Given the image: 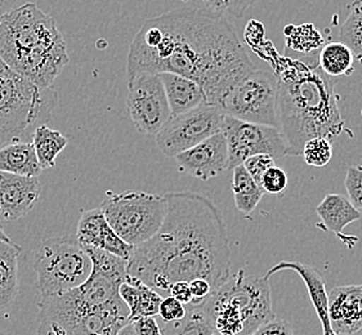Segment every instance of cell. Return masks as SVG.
Segmentation results:
<instances>
[{
  "label": "cell",
  "instance_id": "obj_41",
  "mask_svg": "<svg viewBox=\"0 0 362 335\" xmlns=\"http://www.w3.org/2000/svg\"><path fill=\"white\" fill-rule=\"evenodd\" d=\"M204 8L216 15L225 16L226 12L230 8L231 0H202Z\"/></svg>",
  "mask_w": 362,
  "mask_h": 335
},
{
  "label": "cell",
  "instance_id": "obj_37",
  "mask_svg": "<svg viewBox=\"0 0 362 335\" xmlns=\"http://www.w3.org/2000/svg\"><path fill=\"white\" fill-rule=\"evenodd\" d=\"M189 286H191V292H192V297H194V300H192L191 305L203 303L204 300L213 293L211 285L204 278H197V280L191 281Z\"/></svg>",
  "mask_w": 362,
  "mask_h": 335
},
{
  "label": "cell",
  "instance_id": "obj_26",
  "mask_svg": "<svg viewBox=\"0 0 362 335\" xmlns=\"http://www.w3.org/2000/svg\"><path fill=\"white\" fill-rule=\"evenodd\" d=\"M319 66L332 79L349 76L355 71V56L347 44L333 42L320 51Z\"/></svg>",
  "mask_w": 362,
  "mask_h": 335
},
{
  "label": "cell",
  "instance_id": "obj_25",
  "mask_svg": "<svg viewBox=\"0 0 362 335\" xmlns=\"http://www.w3.org/2000/svg\"><path fill=\"white\" fill-rule=\"evenodd\" d=\"M285 34V56H310L319 53L325 47V40L315 25H288L284 29Z\"/></svg>",
  "mask_w": 362,
  "mask_h": 335
},
{
  "label": "cell",
  "instance_id": "obj_9",
  "mask_svg": "<svg viewBox=\"0 0 362 335\" xmlns=\"http://www.w3.org/2000/svg\"><path fill=\"white\" fill-rule=\"evenodd\" d=\"M100 208L112 230L136 248L159 233L167 217L168 201L165 196L145 191H109Z\"/></svg>",
  "mask_w": 362,
  "mask_h": 335
},
{
  "label": "cell",
  "instance_id": "obj_29",
  "mask_svg": "<svg viewBox=\"0 0 362 335\" xmlns=\"http://www.w3.org/2000/svg\"><path fill=\"white\" fill-rule=\"evenodd\" d=\"M69 143V139L59 131L52 129L48 125L37 127L33 136V145L37 151V160L43 170L56 165L58 153H62Z\"/></svg>",
  "mask_w": 362,
  "mask_h": 335
},
{
  "label": "cell",
  "instance_id": "obj_4",
  "mask_svg": "<svg viewBox=\"0 0 362 335\" xmlns=\"http://www.w3.org/2000/svg\"><path fill=\"white\" fill-rule=\"evenodd\" d=\"M0 57L15 73L40 88H52L70 62L57 23L35 3L1 16Z\"/></svg>",
  "mask_w": 362,
  "mask_h": 335
},
{
  "label": "cell",
  "instance_id": "obj_31",
  "mask_svg": "<svg viewBox=\"0 0 362 335\" xmlns=\"http://www.w3.org/2000/svg\"><path fill=\"white\" fill-rule=\"evenodd\" d=\"M302 156L305 164L310 167H325L333 158L332 141L324 137H316L307 141L303 146Z\"/></svg>",
  "mask_w": 362,
  "mask_h": 335
},
{
  "label": "cell",
  "instance_id": "obj_3",
  "mask_svg": "<svg viewBox=\"0 0 362 335\" xmlns=\"http://www.w3.org/2000/svg\"><path fill=\"white\" fill-rule=\"evenodd\" d=\"M319 53L284 56L275 65L279 124L291 156H302L303 146L310 139L324 137L333 142L346 127L333 79L320 69Z\"/></svg>",
  "mask_w": 362,
  "mask_h": 335
},
{
  "label": "cell",
  "instance_id": "obj_5",
  "mask_svg": "<svg viewBox=\"0 0 362 335\" xmlns=\"http://www.w3.org/2000/svg\"><path fill=\"white\" fill-rule=\"evenodd\" d=\"M58 103L52 88H40L15 73L0 57V148L17 141L33 142Z\"/></svg>",
  "mask_w": 362,
  "mask_h": 335
},
{
  "label": "cell",
  "instance_id": "obj_28",
  "mask_svg": "<svg viewBox=\"0 0 362 335\" xmlns=\"http://www.w3.org/2000/svg\"><path fill=\"white\" fill-rule=\"evenodd\" d=\"M164 335H211L216 333L213 321L203 305H189L187 314L180 321L164 322Z\"/></svg>",
  "mask_w": 362,
  "mask_h": 335
},
{
  "label": "cell",
  "instance_id": "obj_35",
  "mask_svg": "<svg viewBox=\"0 0 362 335\" xmlns=\"http://www.w3.org/2000/svg\"><path fill=\"white\" fill-rule=\"evenodd\" d=\"M187 314V308L182 305L180 300L173 297H167L163 299L160 305L159 315L164 322H174L180 321Z\"/></svg>",
  "mask_w": 362,
  "mask_h": 335
},
{
  "label": "cell",
  "instance_id": "obj_36",
  "mask_svg": "<svg viewBox=\"0 0 362 335\" xmlns=\"http://www.w3.org/2000/svg\"><path fill=\"white\" fill-rule=\"evenodd\" d=\"M249 335H294L289 322L275 316Z\"/></svg>",
  "mask_w": 362,
  "mask_h": 335
},
{
  "label": "cell",
  "instance_id": "obj_38",
  "mask_svg": "<svg viewBox=\"0 0 362 335\" xmlns=\"http://www.w3.org/2000/svg\"><path fill=\"white\" fill-rule=\"evenodd\" d=\"M169 295L180 300L185 306H189L194 300L189 283H186V281H180V283L172 285L169 289Z\"/></svg>",
  "mask_w": 362,
  "mask_h": 335
},
{
  "label": "cell",
  "instance_id": "obj_18",
  "mask_svg": "<svg viewBox=\"0 0 362 335\" xmlns=\"http://www.w3.org/2000/svg\"><path fill=\"white\" fill-rule=\"evenodd\" d=\"M329 316L337 335L362 330V284L335 286L329 292Z\"/></svg>",
  "mask_w": 362,
  "mask_h": 335
},
{
  "label": "cell",
  "instance_id": "obj_10",
  "mask_svg": "<svg viewBox=\"0 0 362 335\" xmlns=\"http://www.w3.org/2000/svg\"><path fill=\"white\" fill-rule=\"evenodd\" d=\"M277 105L279 81L275 73L253 69L228 90L219 107L227 117L280 129Z\"/></svg>",
  "mask_w": 362,
  "mask_h": 335
},
{
  "label": "cell",
  "instance_id": "obj_1",
  "mask_svg": "<svg viewBox=\"0 0 362 335\" xmlns=\"http://www.w3.org/2000/svg\"><path fill=\"white\" fill-rule=\"evenodd\" d=\"M253 64L225 16L182 8L148 18L132 40L127 78L141 73L177 74L203 88L206 102L221 106Z\"/></svg>",
  "mask_w": 362,
  "mask_h": 335
},
{
  "label": "cell",
  "instance_id": "obj_2",
  "mask_svg": "<svg viewBox=\"0 0 362 335\" xmlns=\"http://www.w3.org/2000/svg\"><path fill=\"white\" fill-rule=\"evenodd\" d=\"M168 213L159 233L136 247L128 275L156 292L180 281L206 280L213 292L231 277V247L217 205L191 191L168 192Z\"/></svg>",
  "mask_w": 362,
  "mask_h": 335
},
{
  "label": "cell",
  "instance_id": "obj_30",
  "mask_svg": "<svg viewBox=\"0 0 362 335\" xmlns=\"http://www.w3.org/2000/svg\"><path fill=\"white\" fill-rule=\"evenodd\" d=\"M341 42L347 44L355 59L362 65V0H355L348 13L347 20L339 33Z\"/></svg>",
  "mask_w": 362,
  "mask_h": 335
},
{
  "label": "cell",
  "instance_id": "obj_27",
  "mask_svg": "<svg viewBox=\"0 0 362 335\" xmlns=\"http://www.w3.org/2000/svg\"><path fill=\"white\" fill-rule=\"evenodd\" d=\"M232 192L235 197V205L243 214H252L259 204L264 191L247 173L244 165L232 170Z\"/></svg>",
  "mask_w": 362,
  "mask_h": 335
},
{
  "label": "cell",
  "instance_id": "obj_45",
  "mask_svg": "<svg viewBox=\"0 0 362 335\" xmlns=\"http://www.w3.org/2000/svg\"><path fill=\"white\" fill-rule=\"evenodd\" d=\"M211 335H222V334H219V333H218V331H216V333H213V334Z\"/></svg>",
  "mask_w": 362,
  "mask_h": 335
},
{
  "label": "cell",
  "instance_id": "obj_34",
  "mask_svg": "<svg viewBox=\"0 0 362 335\" xmlns=\"http://www.w3.org/2000/svg\"><path fill=\"white\" fill-rule=\"evenodd\" d=\"M243 165L247 169V173L253 177L254 181L261 186L263 175H266L268 169L275 167L276 159L267 153H261L249 158Z\"/></svg>",
  "mask_w": 362,
  "mask_h": 335
},
{
  "label": "cell",
  "instance_id": "obj_12",
  "mask_svg": "<svg viewBox=\"0 0 362 335\" xmlns=\"http://www.w3.org/2000/svg\"><path fill=\"white\" fill-rule=\"evenodd\" d=\"M125 106L137 131L147 136L156 137L172 117L159 74L141 73L128 81Z\"/></svg>",
  "mask_w": 362,
  "mask_h": 335
},
{
  "label": "cell",
  "instance_id": "obj_21",
  "mask_svg": "<svg viewBox=\"0 0 362 335\" xmlns=\"http://www.w3.org/2000/svg\"><path fill=\"white\" fill-rule=\"evenodd\" d=\"M159 75L165 88L172 117L186 114L206 102L203 88L195 81L177 74L164 73Z\"/></svg>",
  "mask_w": 362,
  "mask_h": 335
},
{
  "label": "cell",
  "instance_id": "obj_16",
  "mask_svg": "<svg viewBox=\"0 0 362 335\" xmlns=\"http://www.w3.org/2000/svg\"><path fill=\"white\" fill-rule=\"evenodd\" d=\"M75 236L86 248L100 249L125 261L131 259L134 250L110 226L101 208L81 211Z\"/></svg>",
  "mask_w": 362,
  "mask_h": 335
},
{
  "label": "cell",
  "instance_id": "obj_33",
  "mask_svg": "<svg viewBox=\"0 0 362 335\" xmlns=\"http://www.w3.org/2000/svg\"><path fill=\"white\" fill-rule=\"evenodd\" d=\"M288 186V175L283 168L275 167L268 169L266 175H263L261 187L264 194L269 195H280L283 194Z\"/></svg>",
  "mask_w": 362,
  "mask_h": 335
},
{
  "label": "cell",
  "instance_id": "obj_46",
  "mask_svg": "<svg viewBox=\"0 0 362 335\" xmlns=\"http://www.w3.org/2000/svg\"><path fill=\"white\" fill-rule=\"evenodd\" d=\"M0 23H1V16H0Z\"/></svg>",
  "mask_w": 362,
  "mask_h": 335
},
{
  "label": "cell",
  "instance_id": "obj_43",
  "mask_svg": "<svg viewBox=\"0 0 362 335\" xmlns=\"http://www.w3.org/2000/svg\"><path fill=\"white\" fill-rule=\"evenodd\" d=\"M117 335H138L137 331H136V329H134V325H133V322H128L125 327H124L120 331H119V334Z\"/></svg>",
  "mask_w": 362,
  "mask_h": 335
},
{
  "label": "cell",
  "instance_id": "obj_8",
  "mask_svg": "<svg viewBox=\"0 0 362 335\" xmlns=\"http://www.w3.org/2000/svg\"><path fill=\"white\" fill-rule=\"evenodd\" d=\"M37 286L42 298L70 292L87 280L92 261L86 247L73 235L42 242L34 259Z\"/></svg>",
  "mask_w": 362,
  "mask_h": 335
},
{
  "label": "cell",
  "instance_id": "obj_40",
  "mask_svg": "<svg viewBox=\"0 0 362 335\" xmlns=\"http://www.w3.org/2000/svg\"><path fill=\"white\" fill-rule=\"evenodd\" d=\"M255 1L257 0H231L230 1V8H228L227 12H230L233 17L240 18V17L245 15V12H247L249 8L254 6Z\"/></svg>",
  "mask_w": 362,
  "mask_h": 335
},
{
  "label": "cell",
  "instance_id": "obj_15",
  "mask_svg": "<svg viewBox=\"0 0 362 335\" xmlns=\"http://www.w3.org/2000/svg\"><path fill=\"white\" fill-rule=\"evenodd\" d=\"M174 159L181 173L192 175L204 182L209 181L227 170V139L221 131L187 151L177 155Z\"/></svg>",
  "mask_w": 362,
  "mask_h": 335
},
{
  "label": "cell",
  "instance_id": "obj_13",
  "mask_svg": "<svg viewBox=\"0 0 362 335\" xmlns=\"http://www.w3.org/2000/svg\"><path fill=\"white\" fill-rule=\"evenodd\" d=\"M228 145L227 170L243 165L254 155L267 153L276 160L288 155V148L279 128L255 124L226 115L222 128Z\"/></svg>",
  "mask_w": 362,
  "mask_h": 335
},
{
  "label": "cell",
  "instance_id": "obj_47",
  "mask_svg": "<svg viewBox=\"0 0 362 335\" xmlns=\"http://www.w3.org/2000/svg\"><path fill=\"white\" fill-rule=\"evenodd\" d=\"M182 1H189V0H182Z\"/></svg>",
  "mask_w": 362,
  "mask_h": 335
},
{
  "label": "cell",
  "instance_id": "obj_19",
  "mask_svg": "<svg viewBox=\"0 0 362 335\" xmlns=\"http://www.w3.org/2000/svg\"><path fill=\"white\" fill-rule=\"evenodd\" d=\"M283 271H294L305 281L312 305L322 327V335H337L330 322L329 293L326 292L325 278L322 276L321 271L307 263L283 261V262L276 263L274 267H271L264 277L269 278L272 275Z\"/></svg>",
  "mask_w": 362,
  "mask_h": 335
},
{
  "label": "cell",
  "instance_id": "obj_14",
  "mask_svg": "<svg viewBox=\"0 0 362 335\" xmlns=\"http://www.w3.org/2000/svg\"><path fill=\"white\" fill-rule=\"evenodd\" d=\"M86 249L92 261V271L83 284L70 292L83 306L90 308L122 300L120 286L128 278V261L100 249Z\"/></svg>",
  "mask_w": 362,
  "mask_h": 335
},
{
  "label": "cell",
  "instance_id": "obj_20",
  "mask_svg": "<svg viewBox=\"0 0 362 335\" xmlns=\"http://www.w3.org/2000/svg\"><path fill=\"white\" fill-rule=\"evenodd\" d=\"M316 213L321 219V225L326 231H330L337 235L348 248L355 247L357 237L354 236H344L343 230L354 223L356 221L361 219V211L356 209L348 197L341 194H327L319 206L316 208Z\"/></svg>",
  "mask_w": 362,
  "mask_h": 335
},
{
  "label": "cell",
  "instance_id": "obj_24",
  "mask_svg": "<svg viewBox=\"0 0 362 335\" xmlns=\"http://www.w3.org/2000/svg\"><path fill=\"white\" fill-rule=\"evenodd\" d=\"M20 254L17 244L0 241V311L12 306L20 292Z\"/></svg>",
  "mask_w": 362,
  "mask_h": 335
},
{
  "label": "cell",
  "instance_id": "obj_42",
  "mask_svg": "<svg viewBox=\"0 0 362 335\" xmlns=\"http://www.w3.org/2000/svg\"><path fill=\"white\" fill-rule=\"evenodd\" d=\"M17 0H0V16H4L13 9Z\"/></svg>",
  "mask_w": 362,
  "mask_h": 335
},
{
  "label": "cell",
  "instance_id": "obj_6",
  "mask_svg": "<svg viewBox=\"0 0 362 335\" xmlns=\"http://www.w3.org/2000/svg\"><path fill=\"white\" fill-rule=\"evenodd\" d=\"M129 322L123 299L109 306H83L71 292L42 298L37 335H117Z\"/></svg>",
  "mask_w": 362,
  "mask_h": 335
},
{
  "label": "cell",
  "instance_id": "obj_44",
  "mask_svg": "<svg viewBox=\"0 0 362 335\" xmlns=\"http://www.w3.org/2000/svg\"><path fill=\"white\" fill-rule=\"evenodd\" d=\"M0 241H6V242H11V239L8 237L7 233H4L3 227L0 226Z\"/></svg>",
  "mask_w": 362,
  "mask_h": 335
},
{
  "label": "cell",
  "instance_id": "obj_23",
  "mask_svg": "<svg viewBox=\"0 0 362 335\" xmlns=\"http://www.w3.org/2000/svg\"><path fill=\"white\" fill-rule=\"evenodd\" d=\"M0 172L22 177H39L43 169L33 142L17 141L0 148Z\"/></svg>",
  "mask_w": 362,
  "mask_h": 335
},
{
  "label": "cell",
  "instance_id": "obj_32",
  "mask_svg": "<svg viewBox=\"0 0 362 335\" xmlns=\"http://www.w3.org/2000/svg\"><path fill=\"white\" fill-rule=\"evenodd\" d=\"M344 187L347 189L349 201L356 209L362 211V165L348 168Z\"/></svg>",
  "mask_w": 362,
  "mask_h": 335
},
{
  "label": "cell",
  "instance_id": "obj_7",
  "mask_svg": "<svg viewBox=\"0 0 362 335\" xmlns=\"http://www.w3.org/2000/svg\"><path fill=\"white\" fill-rule=\"evenodd\" d=\"M209 302L218 324L228 330L243 331V335L253 333L276 316L268 278L249 276L244 270L211 293Z\"/></svg>",
  "mask_w": 362,
  "mask_h": 335
},
{
  "label": "cell",
  "instance_id": "obj_17",
  "mask_svg": "<svg viewBox=\"0 0 362 335\" xmlns=\"http://www.w3.org/2000/svg\"><path fill=\"white\" fill-rule=\"evenodd\" d=\"M42 195L39 177L0 175V221L13 222L35 208Z\"/></svg>",
  "mask_w": 362,
  "mask_h": 335
},
{
  "label": "cell",
  "instance_id": "obj_39",
  "mask_svg": "<svg viewBox=\"0 0 362 335\" xmlns=\"http://www.w3.org/2000/svg\"><path fill=\"white\" fill-rule=\"evenodd\" d=\"M138 335H164L155 317H142L133 322Z\"/></svg>",
  "mask_w": 362,
  "mask_h": 335
},
{
  "label": "cell",
  "instance_id": "obj_22",
  "mask_svg": "<svg viewBox=\"0 0 362 335\" xmlns=\"http://www.w3.org/2000/svg\"><path fill=\"white\" fill-rule=\"evenodd\" d=\"M120 297L129 310V322L159 315L163 297L148 285L129 276L120 286Z\"/></svg>",
  "mask_w": 362,
  "mask_h": 335
},
{
  "label": "cell",
  "instance_id": "obj_11",
  "mask_svg": "<svg viewBox=\"0 0 362 335\" xmlns=\"http://www.w3.org/2000/svg\"><path fill=\"white\" fill-rule=\"evenodd\" d=\"M225 119L226 114L221 107L203 103L186 114L170 117L156 134V143L165 156L175 158L221 133Z\"/></svg>",
  "mask_w": 362,
  "mask_h": 335
},
{
  "label": "cell",
  "instance_id": "obj_48",
  "mask_svg": "<svg viewBox=\"0 0 362 335\" xmlns=\"http://www.w3.org/2000/svg\"><path fill=\"white\" fill-rule=\"evenodd\" d=\"M0 175H1V172H0Z\"/></svg>",
  "mask_w": 362,
  "mask_h": 335
}]
</instances>
